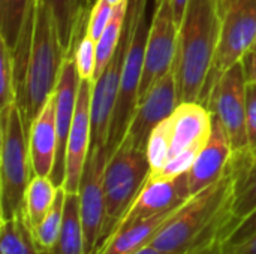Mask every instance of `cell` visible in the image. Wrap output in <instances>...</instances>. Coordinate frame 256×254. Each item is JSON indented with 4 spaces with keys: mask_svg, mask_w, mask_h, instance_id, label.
Instances as JSON below:
<instances>
[{
    "mask_svg": "<svg viewBox=\"0 0 256 254\" xmlns=\"http://www.w3.org/2000/svg\"><path fill=\"white\" fill-rule=\"evenodd\" d=\"M219 37L214 0H189L178 27L172 70L178 103L200 102L213 69Z\"/></svg>",
    "mask_w": 256,
    "mask_h": 254,
    "instance_id": "1",
    "label": "cell"
},
{
    "mask_svg": "<svg viewBox=\"0 0 256 254\" xmlns=\"http://www.w3.org/2000/svg\"><path fill=\"white\" fill-rule=\"evenodd\" d=\"M231 219V181L225 171L214 184L190 196L150 246L166 254H183L206 238L225 232Z\"/></svg>",
    "mask_w": 256,
    "mask_h": 254,
    "instance_id": "2",
    "label": "cell"
},
{
    "mask_svg": "<svg viewBox=\"0 0 256 254\" xmlns=\"http://www.w3.org/2000/svg\"><path fill=\"white\" fill-rule=\"evenodd\" d=\"M64 58L66 52L60 45L52 12L45 0H36L24 85L16 96V105L27 132L56 91Z\"/></svg>",
    "mask_w": 256,
    "mask_h": 254,
    "instance_id": "3",
    "label": "cell"
},
{
    "mask_svg": "<svg viewBox=\"0 0 256 254\" xmlns=\"http://www.w3.org/2000/svg\"><path fill=\"white\" fill-rule=\"evenodd\" d=\"M0 220H8L24 210L26 192L33 177L28 132L16 103L0 109Z\"/></svg>",
    "mask_w": 256,
    "mask_h": 254,
    "instance_id": "4",
    "label": "cell"
},
{
    "mask_svg": "<svg viewBox=\"0 0 256 254\" xmlns=\"http://www.w3.org/2000/svg\"><path fill=\"white\" fill-rule=\"evenodd\" d=\"M150 0H130L128 9L126 22L130 30V37L128 43V51L124 57L123 76L120 84V93L117 99V105L114 109V115L110 126L106 150L108 157L117 150L122 144L128 127L132 121L134 112L138 103V91L142 76L144 57H146V45L148 37V27L152 16L148 13Z\"/></svg>",
    "mask_w": 256,
    "mask_h": 254,
    "instance_id": "5",
    "label": "cell"
},
{
    "mask_svg": "<svg viewBox=\"0 0 256 254\" xmlns=\"http://www.w3.org/2000/svg\"><path fill=\"white\" fill-rule=\"evenodd\" d=\"M150 175L147 151L123 138L110 156L105 172V223L99 249L105 244L116 226L126 214Z\"/></svg>",
    "mask_w": 256,
    "mask_h": 254,
    "instance_id": "6",
    "label": "cell"
},
{
    "mask_svg": "<svg viewBox=\"0 0 256 254\" xmlns=\"http://www.w3.org/2000/svg\"><path fill=\"white\" fill-rule=\"evenodd\" d=\"M246 75L243 61L222 73H210L200 103L224 126L232 151L249 145L246 129Z\"/></svg>",
    "mask_w": 256,
    "mask_h": 254,
    "instance_id": "7",
    "label": "cell"
},
{
    "mask_svg": "<svg viewBox=\"0 0 256 254\" xmlns=\"http://www.w3.org/2000/svg\"><path fill=\"white\" fill-rule=\"evenodd\" d=\"M219 37L212 73H222L243 60L256 39V0H214Z\"/></svg>",
    "mask_w": 256,
    "mask_h": 254,
    "instance_id": "8",
    "label": "cell"
},
{
    "mask_svg": "<svg viewBox=\"0 0 256 254\" xmlns=\"http://www.w3.org/2000/svg\"><path fill=\"white\" fill-rule=\"evenodd\" d=\"M178 25L170 0H154L153 15L148 27L142 76L138 91V102L147 91L172 67L177 46Z\"/></svg>",
    "mask_w": 256,
    "mask_h": 254,
    "instance_id": "9",
    "label": "cell"
},
{
    "mask_svg": "<svg viewBox=\"0 0 256 254\" xmlns=\"http://www.w3.org/2000/svg\"><path fill=\"white\" fill-rule=\"evenodd\" d=\"M106 147L92 148L84 166L78 196L84 229L86 254H96L105 223V172L108 163Z\"/></svg>",
    "mask_w": 256,
    "mask_h": 254,
    "instance_id": "10",
    "label": "cell"
},
{
    "mask_svg": "<svg viewBox=\"0 0 256 254\" xmlns=\"http://www.w3.org/2000/svg\"><path fill=\"white\" fill-rule=\"evenodd\" d=\"M177 106V82L171 67V70L165 73L158 82H154L147 94L136 103V109L124 138H128L135 147L147 151V142L153 129L171 117Z\"/></svg>",
    "mask_w": 256,
    "mask_h": 254,
    "instance_id": "11",
    "label": "cell"
},
{
    "mask_svg": "<svg viewBox=\"0 0 256 254\" xmlns=\"http://www.w3.org/2000/svg\"><path fill=\"white\" fill-rule=\"evenodd\" d=\"M190 196L192 195L189 189L188 172L171 180L148 177L141 192L134 199L132 205L116 226L114 232L126 226H130L136 222H141L144 219L174 210L180 207L183 202H186Z\"/></svg>",
    "mask_w": 256,
    "mask_h": 254,
    "instance_id": "12",
    "label": "cell"
},
{
    "mask_svg": "<svg viewBox=\"0 0 256 254\" xmlns=\"http://www.w3.org/2000/svg\"><path fill=\"white\" fill-rule=\"evenodd\" d=\"M92 91L93 81L81 79L78 90L76 109L69 132L64 162V180L63 190L66 193H78L84 166L90 151V135H92Z\"/></svg>",
    "mask_w": 256,
    "mask_h": 254,
    "instance_id": "13",
    "label": "cell"
},
{
    "mask_svg": "<svg viewBox=\"0 0 256 254\" xmlns=\"http://www.w3.org/2000/svg\"><path fill=\"white\" fill-rule=\"evenodd\" d=\"M80 73L74 55L66 57L60 70V76L56 85V127H57V156L56 165L51 174V180L57 187L63 186L64 180V162H66V147L69 139V132L72 127L78 90H80Z\"/></svg>",
    "mask_w": 256,
    "mask_h": 254,
    "instance_id": "14",
    "label": "cell"
},
{
    "mask_svg": "<svg viewBox=\"0 0 256 254\" xmlns=\"http://www.w3.org/2000/svg\"><path fill=\"white\" fill-rule=\"evenodd\" d=\"M225 171L231 181L232 216L226 232L256 210V147L248 145L232 151Z\"/></svg>",
    "mask_w": 256,
    "mask_h": 254,
    "instance_id": "15",
    "label": "cell"
},
{
    "mask_svg": "<svg viewBox=\"0 0 256 254\" xmlns=\"http://www.w3.org/2000/svg\"><path fill=\"white\" fill-rule=\"evenodd\" d=\"M212 117V135L206 145L201 148L190 171L188 172L189 189L192 196L204 190L206 187L214 184L225 174L228 160L232 154V147L224 126L213 114Z\"/></svg>",
    "mask_w": 256,
    "mask_h": 254,
    "instance_id": "16",
    "label": "cell"
},
{
    "mask_svg": "<svg viewBox=\"0 0 256 254\" xmlns=\"http://www.w3.org/2000/svg\"><path fill=\"white\" fill-rule=\"evenodd\" d=\"M168 120L171 127V156L192 147L206 145L212 135V112L200 102L178 103Z\"/></svg>",
    "mask_w": 256,
    "mask_h": 254,
    "instance_id": "17",
    "label": "cell"
},
{
    "mask_svg": "<svg viewBox=\"0 0 256 254\" xmlns=\"http://www.w3.org/2000/svg\"><path fill=\"white\" fill-rule=\"evenodd\" d=\"M28 150L32 174L38 177H51L57 156V127H56V94L30 126Z\"/></svg>",
    "mask_w": 256,
    "mask_h": 254,
    "instance_id": "18",
    "label": "cell"
},
{
    "mask_svg": "<svg viewBox=\"0 0 256 254\" xmlns=\"http://www.w3.org/2000/svg\"><path fill=\"white\" fill-rule=\"evenodd\" d=\"M180 207L116 231L96 254H132L141 250L142 247L152 244L160 229L176 216Z\"/></svg>",
    "mask_w": 256,
    "mask_h": 254,
    "instance_id": "19",
    "label": "cell"
},
{
    "mask_svg": "<svg viewBox=\"0 0 256 254\" xmlns=\"http://www.w3.org/2000/svg\"><path fill=\"white\" fill-rule=\"evenodd\" d=\"M50 6L58 40L66 52V57H72L80 39L87 33V22L90 13H84L80 0H45Z\"/></svg>",
    "mask_w": 256,
    "mask_h": 254,
    "instance_id": "20",
    "label": "cell"
},
{
    "mask_svg": "<svg viewBox=\"0 0 256 254\" xmlns=\"http://www.w3.org/2000/svg\"><path fill=\"white\" fill-rule=\"evenodd\" d=\"M0 254H51L42 252L34 240L33 229L24 210L12 219L2 220Z\"/></svg>",
    "mask_w": 256,
    "mask_h": 254,
    "instance_id": "21",
    "label": "cell"
},
{
    "mask_svg": "<svg viewBox=\"0 0 256 254\" xmlns=\"http://www.w3.org/2000/svg\"><path fill=\"white\" fill-rule=\"evenodd\" d=\"M54 254H86L78 193L64 195L62 231Z\"/></svg>",
    "mask_w": 256,
    "mask_h": 254,
    "instance_id": "22",
    "label": "cell"
},
{
    "mask_svg": "<svg viewBox=\"0 0 256 254\" xmlns=\"http://www.w3.org/2000/svg\"><path fill=\"white\" fill-rule=\"evenodd\" d=\"M60 187L50 177L33 175L24 199V213L32 228L38 226L54 205Z\"/></svg>",
    "mask_w": 256,
    "mask_h": 254,
    "instance_id": "23",
    "label": "cell"
},
{
    "mask_svg": "<svg viewBox=\"0 0 256 254\" xmlns=\"http://www.w3.org/2000/svg\"><path fill=\"white\" fill-rule=\"evenodd\" d=\"M36 0H0V40L15 49L26 21L33 15Z\"/></svg>",
    "mask_w": 256,
    "mask_h": 254,
    "instance_id": "24",
    "label": "cell"
},
{
    "mask_svg": "<svg viewBox=\"0 0 256 254\" xmlns=\"http://www.w3.org/2000/svg\"><path fill=\"white\" fill-rule=\"evenodd\" d=\"M129 1H123L117 6H114V15L106 25L105 31L96 42V49H98V58H96V70H94V81L102 75L108 63L111 61L112 55L117 51V46L120 43V37L126 24V16H128V9H129Z\"/></svg>",
    "mask_w": 256,
    "mask_h": 254,
    "instance_id": "25",
    "label": "cell"
},
{
    "mask_svg": "<svg viewBox=\"0 0 256 254\" xmlns=\"http://www.w3.org/2000/svg\"><path fill=\"white\" fill-rule=\"evenodd\" d=\"M64 195L66 192L63 190V187H60L57 199L54 205L51 207V210L48 211V214L44 217V220L38 226L32 228L36 244L42 252L51 254L56 253V247H57L60 231H62V222H63Z\"/></svg>",
    "mask_w": 256,
    "mask_h": 254,
    "instance_id": "26",
    "label": "cell"
},
{
    "mask_svg": "<svg viewBox=\"0 0 256 254\" xmlns=\"http://www.w3.org/2000/svg\"><path fill=\"white\" fill-rule=\"evenodd\" d=\"M168 118L153 129L147 142L150 175H158L164 169L171 156V127Z\"/></svg>",
    "mask_w": 256,
    "mask_h": 254,
    "instance_id": "27",
    "label": "cell"
},
{
    "mask_svg": "<svg viewBox=\"0 0 256 254\" xmlns=\"http://www.w3.org/2000/svg\"><path fill=\"white\" fill-rule=\"evenodd\" d=\"M16 103L14 55L9 46L0 40V109Z\"/></svg>",
    "mask_w": 256,
    "mask_h": 254,
    "instance_id": "28",
    "label": "cell"
},
{
    "mask_svg": "<svg viewBox=\"0 0 256 254\" xmlns=\"http://www.w3.org/2000/svg\"><path fill=\"white\" fill-rule=\"evenodd\" d=\"M74 58H75V63H76L80 78L81 79H90V81L94 82L98 49H96V40L92 36H88L87 33L76 43Z\"/></svg>",
    "mask_w": 256,
    "mask_h": 254,
    "instance_id": "29",
    "label": "cell"
},
{
    "mask_svg": "<svg viewBox=\"0 0 256 254\" xmlns=\"http://www.w3.org/2000/svg\"><path fill=\"white\" fill-rule=\"evenodd\" d=\"M204 147V145H202ZM202 147H192L184 151H180L174 156H171L164 166V169L158 175H148L152 178H164V180H171L176 177H180L182 174H186L190 171L192 165L195 163L200 151Z\"/></svg>",
    "mask_w": 256,
    "mask_h": 254,
    "instance_id": "30",
    "label": "cell"
},
{
    "mask_svg": "<svg viewBox=\"0 0 256 254\" xmlns=\"http://www.w3.org/2000/svg\"><path fill=\"white\" fill-rule=\"evenodd\" d=\"M112 15H114V6L108 0H98L88 16L87 34L98 42L102 33L105 31L106 25L110 24Z\"/></svg>",
    "mask_w": 256,
    "mask_h": 254,
    "instance_id": "31",
    "label": "cell"
},
{
    "mask_svg": "<svg viewBox=\"0 0 256 254\" xmlns=\"http://www.w3.org/2000/svg\"><path fill=\"white\" fill-rule=\"evenodd\" d=\"M254 235H256V210L224 234V249L240 246Z\"/></svg>",
    "mask_w": 256,
    "mask_h": 254,
    "instance_id": "32",
    "label": "cell"
},
{
    "mask_svg": "<svg viewBox=\"0 0 256 254\" xmlns=\"http://www.w3.org/2000/svg\"><path fill=\"white\" fill-rule=\"evenodd\" d=\"M246 129L249 145L256 147V85L250 82L246 87Z\"/></svg>",
    "mask_w": 256,
    "mask_h": 254,
    "instance_id": "33",
    "label": "cell"
},
{
    "mask_svg": "<svg viewBox=\"0 0 256 254\" xmlns=\"http://www.w3.org/2000/svg\"><path fill=\"white\" fill-rule=\"evenodd\" d=\"M224 253V232L214 234L198 243L183 254H222Z\"/></svg>",
    "mask_w": 256,
    "mask_h": 254,
    "instance_id": "34",
    "label": "cell"
},
{
    "mask_svg": "<svg viewBox=\"0 0 256 254\" xmlns=\"http://www.w3.org/2000/svg\"><path fill=\"white\" fill-rule=\"evenodd\" d=\"M242 61H243V67H244L246 81L256 85V52L249 51V52L243 57Z\"/></svg>",
    "mask_w": 256,
    "mask_h": 254,
    "instance_id": "35",
    "label": "cell"
},
{
    "mask_svg": "<svg viewBox=\"0 0 256 254\" xmlns=\"http://www.w3.org/2000/svg\"><path fill=\"white\" fill-rule=\"evenodd\" d=\"M222 254H256V235H254L250 240L244 241L240 246H236L231 249H224Z\"/></svg>",
    "mask_w": 256,
    "mask_h": 254,
    "instance_id": "36",
    "label": "cell"
},
{
    "mask_svg": "<svg viewBox=\"0 0 256 254\" xmlns=\"http://www.w3.org/2000/svg\"><path fill=\"white\" fill-rule=\"evenodd\" d=\"M170 1H171L172 10H174V18H176V22H177V25L180 27V24H182V19H183V16H184V12H186L188 1H189V0H170Z\"/></svg>",
    "mask_w": 256,
    "mask_h": 254,
    "instance_id": "37",
    "label": "cell"
},
{
    "mask_svg": "<svg viewBox=\"0 0 256 254\" xmlns=\"http://www.w3.org/2000/svg\"><path fill=\"white\" fill-rule=\"evenodd\" d=\"M132 254H166L164 253V252H160V250H158L156 247H153V246H146V247H142L141 250H138V252H135V253Z\"/></svg>",
    "mask_w": 256,
    "mask_h": 254,
    "instance_id": "38",
    "label": "cell"
},
{
    "mask_svg": "<svg viewBox=\"0 0 256 254\" xmlns=\"http://www.w3.org/2000/svg\"><path fill=\"white\" fill-rule=\"evenodd\" d=\"M96 1H98V0H80L82 12H84V13H90L92 9H93V6L96 4Z\"/></svg>",
    "mask_w": 256,
    "mask_h": 254,
    "instance_id": "39",
    "label": "cell"
},
{
    "mask_svg": "<svg viewBox=\"0 0 256 254\" xmlns=\"http://www.w3.org/2000/svg\"><path fill=\"white\" fill-rule=\"evenodd\" d=\"M112 6H117V4H120V3H123V1H128V0H108Z\"/></svg>",
    "mask_w": 256,
    "mask_h": 254,
    "instance_id": "40",
    "label": "cell"
},
{
    "mask_svg": "<svg viewBox=\"0 0 256 254\" xmlns=\"http://www.w3.org/2000/svg\"><path fill=\"white\" fill-rule=\"evenodd\" d=\"M250 51L256 52V39H255V42H254V45H252V49H250Z\"/></svg>",
    "mask_w": 256,
    "mask_h": 254,
    "instance_id": "41",
    "label": "cell"
}]
</instances>
